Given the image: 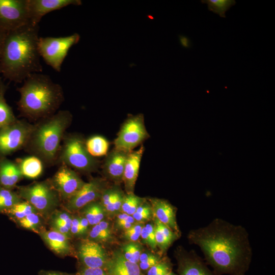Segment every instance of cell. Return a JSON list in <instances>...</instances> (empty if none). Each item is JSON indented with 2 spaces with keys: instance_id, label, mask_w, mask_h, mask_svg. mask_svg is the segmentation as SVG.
<instances>
[{
  "instance_id": "6da1fadb",
  "label": "cell",
  "mask_w": 275,
  "mask_h": 275,
  "mask_svg": "<svg viewBox=\"0 0 275 275\" xmlns=\"http://www.w3.org/2000/svg\"><path fill=\"white\" fill-rule=\"evenodd\" d=\"M187 238L201 250L204 261L216 275H245L253 258L246 229L220 218L191 230Z\"/></svg>"
},
{
  "instance_id": "7a4b0ae2",
  "label": "cell",
  "mask_w": 275,
  "mask_h": 275,
  "mask_svg": "<svg viewBox=\"0 0 275 275\" xmlns=\"http://www.w3.org/2000/svg\"><path fill=\"white\" fill-rule=\"evenodd\" d=\"M39 25L29 24L7 32L1 58L0 73L20 83L43 70L38 49Z\"/></svg>"
},
{
  "instance_id": "3957f363",
  "label": "cell",
  "mask_w": 275,
  "mask_h": 275,
  "mask_svg": "<svg viewBox=\"0 0 275 275\" xmlns=\"http://www.w3.org/2000/svg\"><path fill=\"white\" fill-rule=\"evenodd\" d=\"M17 90L20 95L18 109L21 115L31 120L54 115L64 99L61 85L54 82L48 75L40 73L28 76Z\"/></svg>"
},
{
  "instance_id": "277c9868",
  "label": "cell",
  "mask_w": 275,
  "mask_h": 275,
  "mask_svg": "<svg viewBox=\"0 0 275 275\" xmlns=\"http://www.w3.org/2000/svg\"><path fill=\"white\" fill-rule=\"evenodd\" d=\"M72 118L69 111L62 110L41 119L38 125H34L26 147L45 163H53L57 159L61 142Z\"/></svg>"
},
{
  "instance_id": "5b68a950",
  "label": "cell",
  "mask_w": 275,
  "mask_h": 275,
  "mask_svg": "<svg viewBox=\"0 0 275 275\" xmlns=\"http://www.w3.org/2000/svg\"><path fill=\"white\" fill-rule=\"evenodd\" d=\"M47 221L50 214L62 204L59 194L50 179L18 187L17 191Z\"/></svg>"
},
{
  "instance_id": "8992f818",
  "label": "cell",
  "mask_w": 275,
  "mask_h": 275,
  "mask_svg": "<svg viewBox=\"0 0 275 275\" xmlns=\"http://www.w3.org/2000/svg\"><path fill=\"white\" fill-rule=\"evenodd\" d=\"M63 140L60 156L62 163L82 173H91L97 169L98 161L88 152L82 137L70 134L64 136Z\"/></svg>"
},
{
  "instance_id": "52a82bcc",
  "label": "cell",
  "mask_w": 275,
  "mask_h": 275,
  "mask_svg": "<svg viewBox=\"0 0 275 275\" xmlns=\"http://www.w3.org/2000/svg\"><path fill=\"white\" fill-rule=\"evenodd\" d=\"M80 36L77 33L60 37H40L38 41L39 54L45 63L57 72H60L62 65L70 48L77 44Z\"/></svg>"
},
{
  "instance_id": "ba28073f",
  "label": "cell",
  "mask_w": 275,
  "mask_h": 275,
  "mask_svg": "<svg viewBox=\"0 0 275 275\" xmlns=\"http://www.w3.org/2000/svg\"><path fill=\"white\" fill-rule=\"evenodd\" d=\"M149 136L143 115H130L121 126L115 139V148L129 152Z\"/></svg>"
},
{
  "instance_id": "9c48e42d",
  "label": "cell",
  "mask_w": 275,
  "mask_h": 275,
  "mask_svg": "<svg viewBox=\"0 0 275 275\" xmlns=\"http://www.w3.org/2000/svg\"><path fill=\"white\" fill-rule=\"evenodd\" d=\"M34 125L16 120L0 129V155L5 156L26 146Z\"/></svg>"
},
{
  "instance_id": "30bf717a",
  "label": "cell",
  "mask_w": 275,
  "mask_h": 275,
  "mask_svg": "<svg viewBox=\"0 0 275 275\" xmlns=\"http://www.w3.org/2000/svg\"><path fill=\"white\" fill-rule=\"evenodd\" d=\"M29 24L28 0H0V29L8 32Z\"/></svg>"
},
{
  "instance_id": "8fae6325",
  "label": "cell",
  "mask_w": 275,
  "mask_h": 275,
  "mask_svg": "<svg viewBox=\"0 0 275 275\" xmlns=\"http://www.w3.org/2000/svg\"><path fill=\"white\" fill-rule=\"evenodd\" d=\"M107 187L104 179L92 178L89 182H85L82 187L61 206L72 213H76L86 205L99 200L102 192Z\"/></svg>"
},
{
  "instance_id": "7c38bea8",
  "label": "cell",
  "mask_w": 275,
  "mask_h": 275,
  "mask_svg": "<svg viewBox=\"0 0 275 275\" xmlns=\"http://www.w3.org/2000/svg\"><path fill=\"white\" fill-rule=\"evenodd\" d=\"M50 179L62 204L74 195L85 183L75 171L63 163Z\"/></svg>"
},
{
  "instance_id": "4fadbf2b",
  "label": "cell",
  "mask_w": 275,
  "mask_h": 275,
  "mask_svg": "<svg viewBox=\"0 0 275 275\" xmlns=\"http://www.w3.org/2000/svg\"><path fill=\"white\" fill-rule=\"evenodd\" d=\"M81 240L76 250L75 249V256L80 266L105 269L108 259L102 246L99 243L88 239Z\"/></svg>"
},
{
  "instance_id": "5bb4252c",
  "label": "cell",
  "mask_w": 275,
  "mask_h": 275,
  "mask_svg": "<svg viewBox=\"0 0 275 275\" xmlns=\"http://www.w3.org/2000/svg\"><path fill=\"white\" fill-rule=\"evenodd\" d=\"M178 275H216L205 261L194 250L179 247L175 253Z\"/></svg>"
},
{
  "instance_id": "9a60e30c",
  "label": "cell",
  "mask_w": 275,
  "mask_h": 275,
  "mask_svg": "<svg viewBox=\"0 0 275 275\" xmlns=\"http://www.w3.org/2000/svg\"><path fill=\"white\" fill-rule=\"evenodd\" d=\"M81 5L79 0H28L30 24L39 25L42 18L47 13L69 5Z\"/></svg>"
},
{
  "instance_id": "2e32d148",
  "label": "cell",
  "mask_w": 275,
  "mask_h": 275,
  "mask_svg": "<svg viewBox=\"0 0 275 275\" xmlns=\"http://www.w3.org/2000/svg\"><path fill=\"white\" fill-rule=\"evenodd\" d=\"M47 248L58 257L75 256L74 248L66 235L51 229H44L38 234Z\"/></svg>"
},
{
  "instance_id": "e0dca14e",
  "label": "cell",
  "mask_w": 275,
  "mask_h": 275,
  "mask_svg": "<svg viewBox=\"0 0 275 275\" xmlns=\"http://www.w3.org/2000/svg\"><path fill=\"white\" fill-rule=\"evenodd\" d=\"M128 153L114 148L107 154L103 164V172L107 178L117 183L123 181Z\"/></svg>"
},
{
  "instance_id": "ac0fdd59",
  "label": "cell",
  "mask_w": 275,
  "mask_h": 275,
  "mask_svg": "<svg viewBox=\"0 0 275 275\" xmlns=\"http://www.w3.org/2000/svg\"><path fill=\"white\" fill-rule=\"evenodd\" d=\"M154 217L173 231L180 233L176 221V208L167 200L159 198L149 199Z\"/></svg>"
},
{
  "instance_id": "d6986e66",
  "label": "cell",
  "mask_w": 275,
  "mask_h": 275,
  "mask_svg": "<svg viewBox=\"0 0 275 275\" xmlns=\"http://www.w3.org/2000/svg\"><path fill=\"white\" fill-rule=\"evenodd\" d=\"M144 150V146H141L139 149L128 153L123 176L127 194L133 193Z\"/></svg>"
},
{
  "instance_id": "ffe728a7",
  "label": "cell",
  "mask_w": 275,
  "mask_h": 275,
  "mask_svg": "<svg viewBox=\"0 0 275 275\" xmlns=\"http://www.w3.org/2000/svg\"><path fill=\"white\" fill-rule=\"evenodd\" d=\"M105 269L109 275H143L138 264L127 260L119 251L108 259Z\"/></svg>"
},
{
  "instance_id": "44dd1931",
  "label": "cell",
  "mask_w": 275,
  "mask_h": 275,
  "mask_svg": "<svg viewBox=\"0 0 275 275\" xmlns=\"http://www.w3.org/2000/svg\"><path fill=\"white\" fill-rule=\"evenodd\" d=\"M23 178L17 163L6 158L0 160V186L13 189Z\"/></svg>"
},
{
  "instance_id": "7402d4cb",
  "label": "cell",
  "mask_w": 275,
  "mask_h": 275,
  "mask_svg": "<svg viewBox=\"0 0 275 275\" xmlns=\"http://www.w3.org/2000/svg\"><path fill=\"white\" fill-rule=\"evenodd\" d=\"M73 213L63 208L62 209L58 208L49 216L46 224L49 229L56 231L72 239L70 228Z\"/></svg>"
},
{
  "instance_id": "603a6c76",
  "label": "cell",
  "mask_w": 275,
  "mask_h": 275,
  "mask_svg": "<svg viewBox=\"0 0 275 275\" xmlns=\"http://www.w3.org/2000/svg\"><path fill=\"white\" fill-rule=\"evenodd\" d=\"M155 240L161 254L164 253L171 244L180 237V234L172 230L154 217Z\"/></svg>"
},
{
  "instance_id": "cb8c5ba5",
  "label": "cell",
  "mask_w": 275,
  "mask_h": 275,
  "mask_svg": "<svg viewBox=\"0 0 275 275\" xmlns=\"http://www.w3.org/2000/svg\"><path fill=\"white\" fill-rule=\"evenodd\" d=\"M16 162L19 167L23 177L28 179L37 178L43 172L42 161L35 155L19 159Z\"/></svg>"
},
{
  "instance_id": "d4e9b609",
  "label": "cell",
  "mask_w": 275,
  "mask_h": 275,
  "mask_svg": "<svg viewBox=\"0 0 275 275\" xmlns=\"http://www.w3.org/2000/svg\"><path fill=\"white\" fill-rule=\"evenodd\" d=\"M77 212L87 219L91 227L104 220L106 214L100 200L86 205Z\"/></svg>"
},
{
  "instance_id": "484cf974",
  "label": "cell",
  "mask_w": 275,
  "mask_h": 275,
  "mask_svg": "<svg viewBox=\"0 0 275 275\" xmlns=\"http://www.w3.org/2000/svg\"><path fill=\"white\" fill-rule=\"evenodd\" d=\"M86 239L99 243L112 240L113 237L109 223L103 220L91 227Z\"/></svg>"
},
{
  "instance_id": "4316f807",
  "label": "cell",
  "mask_w": 275,
  "mask_h": 275,
  "mask_svg": "<svg viewBox=\"0 0 275 275\" xmlns=\"http://www.w3.org/2000/svg\"><path fill=\"white\" fill-rule=\"evenodd\" d=\"M7 88L8 86L0 78V129L17 120L11 107L7 103L5 97Z\"/></svg>"
},
{
  "instance_id": "83f0119b",
  "label": "cell",
  "mask_w": 275,
  "mask_h": 275,
  "mask_svg": "<svg viewBox=\"0 0 275 275\" xmlns=\"http://www.w3.org/2000/svg\"><path fill=\"white\" fill-rule=\"evenodd\" d=\"M18 227L39 234L46 229V221L38 212L29 214L15 223Z\"/></svg>"
},
{
  "instance_id": "f1b7e54d",
  "label": "cell",
  "mask_w": 275,
  "mask_h": 275,
  "mask_svg": "<svg viewBox=\"0 0 275 275\" xmlns=\"http://www.w3.org/2000/svg\"><path fill=\"white\" fill-rule=\"evenodd\" d=\"M86 146L88 152L94 157L107 154L109 143L103 136L95 135L88 139L86 142Z\"/></svg>"
},
{
  "instance_id": "f546056e",
  "label": "cell",
  "mask_w": 275,
  "mask_h": 275,
  "mask_svg": "<svg viewBox=\"0 0 275 275\" xmlns=\"http://www.w3.org/2000/svg\"><path fill=\"white\" fill-rule=\"evenodd\" d=\"M91 226L87 219L80 213H73L70 233L73 238L86 239Z\"/></svg>"
},
{
  "instance_id": "4dcf8cb0",
  "label": "cell",
  "mask_w": 275,
  "mask_h": 275,
  "mask_svg": "<svg viewBox=\"0 0 275 275\" xmlns=\"http://www.w3.org/2000/svg\"><path fill=\"white\" fill-rule=\"evenodd\" d=\"M22 200L17 191L0 186V213L5 214Z\"/></svg>"
},
{
  "instance_id": "1f68e13d",
  "label": "cell",
  "mask_w": 275,
  "mask_h": 275,
  "mask_svg": "<svg viewBox=\"0 0 275 275\" xmlns=\"http://www.w3.org/2000/svg\"><path fill=\"white\" fill-rule=\"evenodd\" d=\"M34 212H38L29 203L23 200L13 206L5 214L15 223L29 214Z\"/></svg>"
},
{
  "instance_id": "d6a6232c",
  "label": "cell",
  "mask_w": 275,
  "mask_h": 275,
  "mask_svg": "<svg viewBox=\"0 0 275 275\" xmlns=\"http://www.w3.org/2000/svg\"><path fill=\"white\" fill-rule=\"evenodd\" d=\"M201 2L207 4L209 11L223 18H226V12L236 3L235 0H201Z\"/></svg>"
},
{
  "instance_id": "836d02e7",
  "label": "cell",
  "mask_w": 275,
  "mask_h": 275,
  "mask_svg": "<svg viewBox=\"0 0 275 275\" xmlns=\"http://www.w3.org/2000/svg\"><path fill=\"white\" fill-rule=\"evenodd\" d=\"M145 199L135 195L133 193L125 194L121 211L129 215H132L138 207L141 205Z\"/></svg>"
},
{
  "instance_id": "e575fe53",
  "label": "cell",
  "mask_w": 275,
  "mask_h": 275,
  "mask_svg": "<svg viewBox=\"0 0 275 275\" xmlns=\"http://www.w3.org/2000/svg\"><path fill=\"white\" fill-rule=\"evenodd\" d=\"M121 253L127 260L138 264L142 253V246L135 241H129L123 245Z\"/></svg>"
},
{
  "instance_id": "d590c367",
  "label": "cell",
  "mask_w": 275,
  "mask_h": 275,
  "mask_svg": "<svg viewBox=\"0 0 275 275\" xmlns=\"http://www.w3.org/2000/svg\"><path fill=\"white\" fill-rule=\"evenodd\" d=\"M125 194L116 185L114 196L109 203L104 208L106 214H117L121 211Z\"/></svg>"
},
{
  "instance_id": "8d00e7d4",
  "label": "cell",
  "mask_w": 275,
  "mask_h": 275,
  "mask_svg": "<svg viewBox=\"0 0 275 275\" xmlns=\"http://www.w3.org/2000/svg\"><path fill=\"white\" fill-rule=\"evenodd\" d=\"M136 222L144 223L154 218L153 210L150 204L145 201L136 209L132 215Z\"/></svg>"
},
{
  "instance_id": "74e56055",
  "label": "cell",
  "mask_w": 275,
  "mask_h": 275,
  "mask_svg": "<svg viewBox=\"0 0 275 275\" xmlns=\"http://www.w3.org/2000/svg\"><path fill=\"white\" fill-rule=\"evenodd\" d=\"M161 258V256L151 253H142L138 262L141 270H148L152 266L159 262Z\"/></svg>"
},
{
  "instance_id": "f35d334b",
  "label": "cell",
  "mask_w": 275,
  "mask_h": 275,
  "mask_svg": "<svg viewBox=\"0 0 275 275\" xmlns=\"http://www.w3.org/2000/svg\"><path fill=\"white\" fill-rule=\"evenodd\" d=\"M172 264L167 258H163L157 264L150 268L147 275H166L172 271Z\"/></svg>"
},
{
  "instance_id": "ab89813d",
  "label": "cell",
  "mask_w": 275,
  "mask_h": 275,
  "mask_svg": "<svg viewBox=\"0 0 275 275\" xmlns=\"http://www.w3.org/2000/svg\"><path fill=\"white\" fill-rule=\"evenodd\" d=\"M136 223L132 215L123 212L117 214L115 220L116 228L124 231L128 229Z\"/></svg>"
},
{
  "instance_id": "60d3db41",
  "label": "cell",
  "mask_w": 275,
  "mask_h": 275,
  "mask_svg": "<svg viewBox=\"0 0 275 275\" xmlns=\"http://www.w3.org/2000/svg\"><path fill=\"white\" fill-rule=\"evenodd\" d=\"M144 226V223L136 222L130 228L124 231L123 235L124 238L129 241H136L141 236V233Z\"/></svg>"
},
{
  "instance_id": "b9f144b4",
  "label": "cell",
  "mask_w": 275,
  "mask_h": 275,
  "mask_svg": "<svg viewBox=\"0 0 275 275\" xmlns=\"http://www.w3.org/2000/svg\"><path fill=\"white\" fill-rule=\"evenodd\" d=\"M77 275H109L106 269L79 266Z\"/></svg>"
},
{
  "instance_id": "7bdbcfd3",
  "label": "cell",
  "mask_w": 275,
  "mask_h": 275,
  "mask_svg": "<svg viewBox=\"0 0 275 275\" xmlns=\"http://www.w3.org/2000/svg\"><path fill=\"white\" fill-rule=\"evenodd\" d=\"M149 240V246L153 250L157 249V244L155 240V231L154 223H149L145 226Z\"/></svg>"
},
{
  "instance_id": "ee69618b",
  "label": "cell",
  "mask_w": 275,
  "mask_h": 275,
  "mask_svg": "<svg viewBox=\"0 0 275 275\" xmlns=\"http://www.w3.org/2000/svg\"><path fill=\"white\" fill-rule=\"evenodd\" d=\"M38 275H74L67 272H61L57 270H41L38 272Z\"/></svg>"
},
{
  "instance_id": "f6af8a7d",
  "label": "cell",
  "mask_w": 275,
  "mask_h": 275,
  "mask_svg": "<svg viewBox=\"0 0 275 275\" xmlns=\"http://www.w3.org/2000/svg\"><path fill=\"white\" fill-rule=\"evenodd\" d=\"M7 32L0 29V60Z\"/></svg>"
},
{
  "instance_id": "bcb514c9",
  "label": "cell",
  "mask_w": 275,
  "mask_h": 275,
  "mask_svg": "<svg viewBox=\"0 0 275 275\" xmlns=\"http://www.w3.org/2000/svg\"><path fill=\"white\" fill-rule=\"evenodd\" d=\"M140 237H142V241L144 243L147 244L148 245H149V238H148L145 226L143 227L142 230Z\"/></svg>"
},
{
  "instance_id": "7dc6e473",
  "label": "cell",
  "mask_w": 275,
  "mask_h": 275,
  "mask_svg": "<svg viewBox=\"0 0 275 275\" xmlns=\"http://www.w3.org/2000/svg\"><path fill=\"white\" fill-rule=\"evenodd\" d=\"M180 41H181L182 45L184 47L186 48H189L191 46L190 41L188 38L184 36H182L180 38Z\"/></svg>"
},
{
  "instance_id": "c3c4849f",
  "label": "cell",
  "mask_w": 275,
  "mask_h": 275,
  "mask_svg": "<svg viewBox=\"0 0 275 275\" xmlns=\"http://www.w3.org/2000/svg\"><path fill=\"white\" fill-rule=\"evenodd\" d=\"M166 275H177V274H176L172 271H171L169 272V273H168L167 274H166Z\"/></svg>"
}]
</instances>
